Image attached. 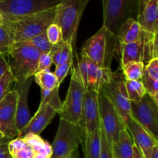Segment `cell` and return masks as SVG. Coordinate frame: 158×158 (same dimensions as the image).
Listing matches in <instances>:
<instances>
[{
  "mask_svg": "<svg viewBox=\"0 0 158 158\" xmlns=\"http://www.w3.org/2000/svg\"><path fill=\"white\" fill-rule=\"evenodd\" d=\"M73 54H72L65 63L60 65V66H56V70L54 72V74L57 79V83H58L59 86H60L65 77L67 76L68 73H69V69L72 66V64L73 63Z\"/></svg>",
  "mask_w": 158,
  "mask_h": 158,
  "instance_id": "obj_33",
  "label": "cell"
},
{
  "mask_svg": "<svg viewBox=\"0 0 158 158\" xmlns=\"http://www.w3.org/2000/svg\"><path fill=\"white\" fill-rule=\"evenodd\" d=\"M131 117L158 140V103L145 94L141 99L131 101Z\"/></svg>",
  "mask_w": 158,
  "mask_h": 158,
  "instance_id": "obj_13",
  "label": "cell"
},
{
  "mask_svg": "<svg viewBox=\"0 0 158 158\" xmlns=\"http://www.w3.org/2000/svg\"><path fill=\"white\" fill-rule=\"evenodd\" d=\"M32 83V80L31 77H29L22 83H16L14 87V90L16 91L18 94L15 124L19 134L27 126L32 118L28 106V96Z\"/></svg>",
  "mask_w": 158,
  "mask_h": 158,
  "instance_id": "obj_17",
  "label": "cell"
},
{
  "mask_svg": "<svg viewBox=\"0 0 158 158\" xmlns=\"http://www.w3.org/2000/svg\"><path fill=\"white\" fill-rule=\"evenodd\" d=\"M46 36L49 43L52 45H57L63 42L62 30L58 25L52 23L46 30Z\"/></svg>",
  "mask_w": 158,
  "mask_h": 158,
  "instance_id": "obj_32",
  "label": "cell"
},
{
  "mask_svg": "<svg viewBox=\"0 0 158 158\" xmlns=\"http://www.w3.org/2000/svg\"><path fill=\"white\" fill-rule=\"evenodd\" d=\"M18 94L12 90L0 102V131L2 135L10 139L18 137L15 119Z\"/></svg>",
  "mask_w": 158,
  "mask_h": 158,
  "instance_id": "obj_14",
  "label": "cell"
},
{
  "mask_svg": "<svg viewBox=\"0 0 158 158\" xmlns=\"http://www.w3.org/2000/svg\"><path fill=\"white\" fill-rule=\"evenodd\" d=\"M133 152H134V155H133V158H144L140 153V151L137 149V147L134 145V148H133Z\"/></svg>",
  "mask_w": 158,
  "mask_h": 158,
  "instance_id": "obj_39",
  "label": "cell"
},
{
  "mask_svg": "<svg viewBox=\"0 0 158 158\" xmlns=\"http://www.w3.org/2000/svg\"><path fill=\"white\" fill-rule=\"evenodd\" d=\"M134 140L128 131L126 130L122 131L118 140L111 147L114 158H133L134 152Z\"/></svg>",
  "mask_w": 158,
  "mask_h": 158,
  "instance_id": "obj_23",
  "label": "cell"
},
{
  "mask_svg": "<svg viewBox=\"0 0 158 158\" xmlns=\"http://www.w3.org/2000/svg\"><path fill=\"white\" fill-rule=\"evenodd\" d=\"M125 87L130 101L140 100L147 94L144 86L140 80H125Z\"/></svg>",
  "mask_w": 158,
  "mask_h": 158,
  "instance_id": "obj_29",
  "label": "cell"
},
{
  "mask_svg": "<svg viewBox=\"0 0 158 158\" xmlns=\"http://www.w3.org/2000/svg\"><path fill=\"white\" fill-rule=\"evenodd\" d=\"M14 81L10 71L8 70L0 77V102L10 92V86Z\"/></svg>",
  "mask_w": 158,
  "mask_h": 158,
  "instance_id": "obj_34",
  "label": "cell"
},
{
  "mask_svg": "<svg viewBox=\"0 0 158 158\" xmlns=\"http://www.w3.org/2000/svg\"><path fill=\"white\" fill-rule=\"evenodd\" d=\"M118 46L117 35L102 26L93 36L85 42L81 52L99 67L111 69L113 59L118 50Z\"/></svg>",
  "mask_w": 158,
  "mask_h": 158,
  "instance_id": "obj_2",
  "label": "cell"
},
{
  "mask_svg": "<svg viewBox=\"0 0 158 158\" xmlns=\"http://www.w3.org/2000/svg\"><path fill=\"white\" fill-rule=\"evenodd\" d=\"M150 158H158V144L154 146L152 149Z\"/></svg>",
  "mask_w": 158,
  "mask_h": 158,
  "instance_id": "obj_40",
  "label": "cell"
},
{
  "mask_svg": "<svg viewBox=\"0 0 158 158\" xmlns=\"http://www.w3.org/2000/svg\"><path fill=\"white\" fill-rule=\"evenodd\" d=\"M40 54L35 47L23 42L12 45L6 58L15 83H22L34 76Z\"/></svg>",
  "mask_w": 158,
  "mask_h": 158,
  "instance_id": "obj_3",
  "label": "cell"
},
{
  "mask_svg": "<svg viewBox=\"0 0 158 158\" xmlns=\"http://www.w3.org/2000/svg\"><path fill=\"white\" fill-rule=\"evenodd\" d=\"M147 31L143 30L137 20L129 19L121 26L117 34L119 43L128 44L137 42L143 37Z\"/></svg>",
  "mask_w": 158,
  "mask_h": 158,
  "instance_id": "obj_22",
  "label": "cell"
},
{
  "mask_svg": "<svg viewBox=\"0 0 158 158\" xmlns=\"http://www.w3.org/2000/svg\"><path fill=\"white\" fill-rule=\"evenodd\" d=\"M9 150L12 158H51L52 155L51 145L31 133L11 140Z\"/></svg>",
  "mask_w": 158,
  "mask_h": 158,
  "instance_id": "obj_9",
  "label": "cell"
},
{
  "mask_svg": "<svg viewBox=\"0 0 158 158\" xmlns=\"http://www.w3.org/2000/svg\"><path fill=\"white\" fill-rule=\"evenodd\" d=\"M82 128L83 134L93 133L100 129L99 94L86 89L82 104Z\"/></svg>",
  "mask_w": 158,
  "mask_h": 158,
  "instance_id": "obj_15",
  "label": "cell"
},
{
  "mask_svg": "<svg viewBox=\"0 0 158 158\" xmlns=\"http://www.w3.org/2000/svg\"><path fill=\"white\" fill-rule=\"evenodd\" d=\"M140 0H102L103 26L117 35L122 25L129 19L137 20Z\"/></svg>",
  "mask_w": 158,
  "mask_h": 158,
  "instance_id": "obj_6",
  "label": "cell"
},
{
  "mask_svg": "<svg viewBox=\"0 0 158 158\" xmlns=\"http://www.w3.org/2000/svg\"><path fill=\"white\" fill-rule=\"evenodd\" d=\"M13 44L14 41L12 35H10L6 26H3L0 27V51L5 56Z\"/></svg>",
  "mask_w": 158,
  "mask_h": 158,
  "instance_id": "obj_31",
  "label": "cell"
},
{
  "mask_svg": "<svg viewBox=\"0 0 158 158\" xmlns=\"http://www.w3.org/2000/svg\"><path fill=\"white\" fill-rule=\"evenodd\" d=\"M89 0H60L55 8L53 23L62 30L63 42H69L76 51V38L80 19Z\"/></svg>",
  "mask_w": 158,
  "mask_h": 158,
  "instance_id": "obj_4",
  "label": "cell"
},
{
  "mask_svg": "<svg viewBox=\"0 0 158 158\" xmlns=\"http://www.w3.org/2000/svg\"><path fill=\"white\" fill-rule=\"evenodd\" d=\"M52 61L51 59V56L49 53H41L38 60V66H37L36 73L40 71L49 69L52 66Z\"/></svg>",
  "mask_w": 158,
  "mask_h": 158,
  "instance_id": "obj_36",
  "label": "cell"
},
{
  "mask_svg": "<svg viewBox=\"0 0 158 158\" xmlns=\"http://www.w3.org/2000/svg\"><path fill=\"white\" fill-rule=\"evenodd\" d=\"M5 24V18L3 17V15L0 13V27L4 26Z\"/></svg>",
  "mask_w": 158,
  "mask_h": 158,
  "instance_id": "obj_41",
  "label": "cell"
},
{
  "mask_svg": "<svg viewBox=\"0 0 158 158\" xmlns=\"http://www.w3.org/2000/svg\"><path fill=\"white\" fill-rule=\"evenodd\" d=\"M157 33L147 32L142 39L128 44L119 43L120 66L131 62H139L146 66L153 59L158 58Z\"/></svg>",
  "mask_w": 158,
  "mask_h": 158,
  "instance_id": "obj_7",
  "label": "cell"
},
{
  "mask_svg": "<svg viewBox=\"0 0 158 158\" xmlns=\"http://www.w3.org/2000/svg\"><path fill=\"white\" fill-rule=\"evenodd\" d=\"M84 158H100L101 149L100 129L96 130L93 133L83 134V141Z\"/></svg>",
  "mask_w": 158,
  "mask_h": 158,
  "instance_id": "obj_24",
  "label": "cell"
},
{
  "mask_svg": "<svg viewBox=\"0 0 158 158\" xmlns=\"http://www.w3.org/2000/svg\"><path fill=\"white\" fill-rule=\"evenodd\" d=\"M113 77V71L109 68H100L89 59L86 90H94L98 93L106 83H110Z\"/></svg>",
  "mask_w": 158,
  "mask_h": 158,
  "instance_id": "obj_20",
  "label": "cell"
},
{
  "mask_svg": "<svg viewBox=\"0 0 158 158\" xmlns=\"http://www.w3.org/2000/svg\"><path fill=\"white\" fill-rule=\"evenodd\" d=\"M100 137H101V149H100V158H114L113 157L112 151H111V147L109 143L106 140V137L103 131L100 127Z\"/></svg>",
  "mask_w": 158,
  "mask_h": 158,
  "instance_id": "obj_35",
  "label": "cell"
},
{
  "mask_svg": "<svg viewBox=\"0 0 158 158\" xmlns=\"http://www.w3.org/2000/svg\"><path fill=\"white\" fill-rule=\"evenodd\" d=\"M4 137V136L2 135V134L1 131H0V137Z\"/></svg>",
  "mask_w": 158,
  "mask_h": 158,
  "instance_id": "obj_43",
  "label": "cell"
},
{
  "mask_svg": "<svg viewBox=\"0 0 158 158\" xmlns=\"http://www.w3.org/2000/svg\"><path fill=\"white\" fill-rule=\"evenodd\" d=\"M23 43H26L35 47L41 53H49L52 50V46H53V45L51 44L48 40L46 32L35 37H32L30 40H26Z\"/></svg>",
  "mask_w": 158,
  "mask_h": 158,
  "instance_id": "obj_30",
  "label": "cell"
},
{
  "mask_svg": "<svg viewBox=\"0 0 158 158\" xmlns=\"http://www.w3.org/2000/svg\"><path fill=\"white\" fill-rule=\"evenodd\" d=\"M73 49L69 42H62L57 45H53L51 52H49L53 64L56 66L63 64L73 54Z\"/></svg>",
  "mask_w": 158,
  "mask_h": 158,
  "instance_id": "obj_25",
  "label": "cell"
},
{
  "mask_svg": "<svg viewBox=\"0 0 158 158\" xmlns=\"http://www.w3.org/2000/svg\"><path fill=\"white\" fill-rule=\"evenodd\" d=\"M99 112L100 126L112 147L118 140L120 133L126 130V125L110 100L102 93H99Z\"/></svg>",
  "mask_w": 158,
  "mask_h": 158,
  "instance_id": "obj_10",
  "label": "cell"
},
{
  "mask_svg": "<svg viewBox=\"0 0 158 158\" xmlns=\"http://www.w3.org/2000/svg\"><path fill=\"white\" fill-rule=\"evenodd\" d=\"M140 81L147 94L158 103V58L153 59L145 66Z\"/></svg>",
  "mask_w": 158,
  "mask_h": 158,
  "instance_id": "obj_21",
  "label": "cell"
},
{
  "mask_svg": "<svg viewBox=\"0 0 158 158\" xmlns=\"http://www.w3.org/2000/svg\"><path fill=\"white\" fill-rule=\"evenodd\" d=\"M126 129L134 140V145L140 151L144 158H150L154 146L158 144V140L154 139L146 130L142 127L132 117L125 122Z\"/></svg>",
  "mask_w": 158,
  "mask_h": 158,
  "instance_id": "obj_16",
  "label": "cell"
},
{
  "mask_svg": "<svg viewBox=\"0 0 158 158\" xmlns=\"http://www.w3.org/2000/svg\"><path fill=\"white\" fill-rule=\"evenodd\" d=\"M83 139V130L79 125L60 119L51 148V158H68L76 153Z\"/></svg>",
  "mask_w": 158,
  "mask_h": 158,
  "instance_id": "obj_8",
  "label": "cell"
},
{
  "mask_svg": "<svg viewBox=\"0 0 158 158\" xmlns=\"http://www.w3.org/2000/svg\"><path fill=\"white\" fill-rule=\"evenodd\" d=\"M77 151L76 153H74L73 154L72 156H71V157H68V158H77L76 157H77Z\"/></svg>",
  "mask_w": 158,
  "mask_h": 158,
  "instance_id": "obj_42",
  "label": "cell"
},
{
  "mask_svg": "<svg viewBox=\"0 0 158 158\" xmlns=\"http://www.w3.org/2000/svg\"><path fill=\"white\" fill-rule=\"evenodd\" d=\"M144 65L139 62H131L120 66L125 80H140L144 71Z\"/></svg>",
  "mask_w": 158,
  "mask_h": 158,
  "instance_id": "obj_28",
  "label": "cell"
},
{
  "mask_svg": "<svg viewBox=\"0 0 158 158\" xmlns=\"http://www.w3.org/2000/svg\"><path fill=\"white\" fill-rule=\"evenodd\" d=\"M71 79L67 95L60 114V119L79 125L82 128V104L86 91L78 66L72 64ZM83 129V128H82Z\"/></svg>",
  "mask_w": 158,
  "mask_h": 158,
  "instance_id": "obj_5",
  "label": "cell"
},
{
  "mask_svg": "<svg viewBox=\"0 0 158 158\" xmlns=\"http://www.w3.org/2000/svg\"><path fill=\"white\" fill-rule=\"evenodd\" d=\"M8 70H9V65L6 56L3 54L0 53V77Z\"/></svg>",
  "mask_w": 158,
  "mask_h": 158,
  "instance_id": "obj_38",
  "label": "cell"
},
{
  "mask_svg": "<svg viewBox=\"0 0 158 158\" xmlns=\"http://www.w3.org/2000/svg\"><path fill=\"white\" fill-rule=\"evenodd\" d=\"M35 80L37 84L40 86V89L45 90H51L56 86H60L57 83V79L54 73L49 69L40 71L34 74Z\"/></svg>",
  "mask_w": 158,
  "mask_h": 158,
  "instance_id": "obj_27",
  "label": "cell"
},
{
  "mask_svg": "<svg viewBox=\"0 0 158 158\" xmlns=\"http://www.w3.org/2000/svg\"><path fill=\"white\" fill-rule=\"evenodd\" d=\"M60 86H56L51 90L41 89V100L40 104H48L52 106L54 110L60 114L63 107V102L60 100L59 95Z\"/></svg>",
  "mask_w": 158,
  "mask_h": 158,
  "instance_id": "obj_26",
  "label": "cell"
},
{
  "mask_svg": "<svg viewBox=\"0 0 158 158\" xmlns=\"http://www.w3.org/2000/svg\"><path fill=\"white\" fill-rule=\"evenodd\" d=\"M99 93H102L110 100L124 123L131 118V101L127 94L125 77L121 68L113 72V77L110 83L105 84Z\"/></svg>",
  "mask_w": 158,
  "mask_h": 158,
  "instance_id": "obj_11",
  "label": "cell"
},
{
  "mask_svg": "<svg viewBox=\"0 0 158 158\" xmlns=\"http://www.w3.org/2000/svg\"><path fill=\"white\" fill-rule=\"evenodd\" d=\"M55 8L12 19H5L4 26L12 35L14 43L25 42L46 32L54 22Z\"/></svg>",
  "mask_w": 158,
  "mask_h": 158,
  "instance_id": "obj_1",
  "label": "cell"
},
{
  "mask_svg": "<svg viewBox=\"0 0 158 158\" xmlns=\"http://www.w3.org/2000/svg\"><path fill=\"white\" fill-rule=\"evenodd\" d=\"M137 21L143 30L158 32V0H140Z\"/></svg>",
  "mask_w": 158,
  "mask_h": 158,
  "instance_id": "obj_18",
  "label": "cell"
},
{
  "mask_svg": "<svg viewBox=\"0 0 158 158\" xmlns=\"http://www.w3.org/2000/svg\"><path fill=\"white\" fill-rule=\"evenodd\" d=\"M56 114V111L49 105L40 104L35 115L31 118L27 126L19 134L18 137H24L29 133L40 135Z\"/></svg>",
  "mask_w": 158,
  "mask_h": 158,
  "instance_id": "obj_19",
  "label": "cell"
},
{
  "mask_svg": "<svg viewBox=\"0 0 158 158\" xmlns=\"http://www.w3.org/2000/svg\"><path fill=\"white\" fill-rule=\"evenodd\" d=\"M11 140L9 137H0V158H12L9 150V143Z\"/></svg>",
  "mask_w": 158,
  "mask_h": 158,
  "instance_id": "obj_37",
  "label": "cell"
},
{
  "mask_svg": "<svg viewBox=\"0 0 158 158\" xmlns=\"http://www.w3.org/2000/svg\"><path fill=\"white\" fill-rule=\"evenodd\" d=\"M60 0H0V13L6 19L19 18L55 8Z\"/></svg>",
  "mask_w": 158,
  "mask_h": 158,
  "instance_id": "obj_12",
  "label": "cell"
},
{
  "mask_svg": "<svg viewBox=\"0 0 158 158\" xmlns=\"http://www.w3.org/2000/svg\"><path fill=\"white\" fill-rule=\"evenodd\" d=\"M0 53H2V52H1V51H0Z\"/></svg>",
  "mask_w": 158,
  "mask_h": 158,
  "instance_id": "obj_44",
  "label": "cell"
}]
</instances>
